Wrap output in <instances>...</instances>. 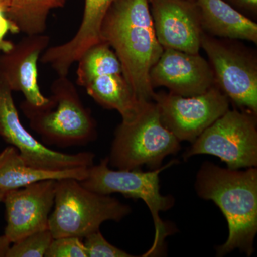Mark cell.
<instances>
[{"label":"cell","instance_id":"obj_4","mask_svg":"<svg viewBox=\"0 0 257 257\" xmlns=\"http://www.w3.org/2000/svg\"><path fill=\"white\" fill-rule=\"evenodd\" d=\"M131 211L130 206L109 195L89 190L80 181L61 179L57 181L48 229L54 239L64 236L83 239L99 230L104 221H120Z\"/></svg>","mask_w":257,"mask_h":257},{"label":"cell","instance_id":"obj_9","mask_svg":"<svg viewBox=\"0 0 257 257\" xmlns=\"http://www.w3.org/2000/svg\"><path fill=\"white\" fill-rule=\"evenodd\" d=\"M204 49L214 72L215 86L241 110L257 114V60L236 42L203 33Z\"/></svg>","mask_w":257,"mask_h":257},{"label":"cell","instance_id":"obj_21","mask_svg":"<svg viewBox=\"0 0 257 257\" xmlns=\"http://www.w3.org/2000/svg\"><path fill=\"white\" fill-rule=\"evenodd\" d=\"M45 257H87V253L82 239L64 236L52 240Z\"/></svg>","mask_w":257,"mask_h":257},{"label":"cell","instance_id":"obj_5","mask_svg":"<svg viewBox=\"0 0 257 257\" xmlns=\"http://www.w3.org/2000/svg\"><path fill=\"white\" fill-rule=\"evenodd\" d=\"M179 143L162 124L155 101H147L135 119L121 121L116 127L108 162L117 170H132L144 165L157 170L166 157L179 151Z\"/></svg>","mask_w":257,"mask_h":257},{"label":"cell","instance_id":"obj_24","mask_svg":"<svg viewBox=\"0 0 257 257\" xmlns=\"http://www.w3.org/2000/svg\"><path fill=\"white\" fill-rule=\"evenodd\" d=\"M225 3L231 5L240 13L246 15L256 16L257 0H223Z\"/></svg>","mask_w":257,"mask_h":257},{"label":"cell","instance_id":"obj_7","mask_svg":"<svg viewBox=\"0 0 257 257\" xmlns=\"http://www.w3.org/2000/svg\"><path fill=\"white\" fill-rule=\"evenodd\" d=\"M77 83L97 104L117 111L124 122L138 116L140 102L126 82L114 50L105 42L93 45L79 57Z\"/></svg>","mask_w":257,"mask_h":257},{"label":"cell","instance_id":"obj_6","mask_svg":"<svg viewBox=\"0 0 257 257\" xmlns=\"http://www.w3.org/2000/svg\"><path fill=\"white\" fill-rule=\"evenodd\" d=\"M175 163L176 161L172 160L163 167L147 172H143L140 168L114 170L109 167L106 157L99 165L89 167L87 177L80 181L83 187L98 194L110 195L119 193L125 197L142 199L145 202L155 223V238L152 248L144 256L158 253L166 236L170 234L160 217V213L173 207L175 199L161 194L159 176L161 172Z\"/></svg>","mask_w":257,"mask_h":257},{"label":"cell","instance_id":"obj_1","mask_svg":"<svg viewBox=\"0 0 257 257\" xmlns=\"http://www.w3.org/2000/svg\"><path fill=\"white\" fill-rule=\"evenodd\" d=\"M101 39L114 50L137 99L152 101L155 92L150 72L164 48L157 40L149 0H116L103 20Z\"/></svg>","mask_w":257,"mask_h":257},{"label":"cell","instance_id":"obj_10","mask_svg":"<svg viewBox=\"0 0 257 257\" xmlns=\"http://www.w3.org/2000/svg\"><path fill=\"white\" fill-rule=\"evenodd\" d=\"M0 138L15 147L25 163L47 171L88 168L94 165L95 155L91 152L66 154L49 148L37 140L23 126L10 89L0 74Z\"/></svg>","mask_w":257,"mask_h":257},{"label":"cell","instance_id":"obj_12","mask_svg":"<svg viewBox=\"0 0 257 257\" xmlns=\"http://www.w3.org/2000/svg\"><path fill=\"white\" fill-rule=\"evenodd\" d=\"M57 181L45 179L5 193L4 236L11 244L32 233L48 229Z\"/></svg>","mask_w":257,"mask_h":257},{"label":"cell","instance_id":"obj_26","mask_svg":"<svg viewBox=\"0 0 257 257\" xmlns=\"http://www.w3.org/2000/svg\"><path fill=\"white\" fill-rule=\"evenodd\" d=\"M10 0H0V5H3L5 9H8V7L10 6Z\"/></svg>","mask_w":257,"mask_h":257},{"label":"cell","instance_id":"obj_27","mask_svg":"<svg viewBox=\"0 0 257 257\" xmlns=\"http://www.w3.org/2000/svg\"><path fill=\"white\" fill-rule=\"evenodd\" d=\"M192 1H196V0H192Z\"/></svg>","mask_w":257,"mask_h":257},{"label":"cell","instance_id":"obj_20","mask_svg":"<svg viewBox=\"0 0 257 257\" xmlns=\"http://www.w3.org/2000/svg\"><path fill=\"white\" fill-rule=\"evenodd\" d=\"M54 238L49 229L37 231L10 245L5 257H44Z\"/></svg>","mask_w":257,"mask_h":257},{"label":"cell","instance_id":"obj_11","mask_svg":"<svg viewBox=\"0 0 257 257\" xmlns=\"http://www.w3.org/2000/svg\"><path fill=\"white\" fill-rule=\"evenodd\" d=\"M162 124L176 138L193 143L229 109V99L216 86L199 95L155 93Z\"/></svg>","mask_w":257,"mask_h":257},{"label":"cell","instance_id":"obj_8","mask_svg":"<svg viewBox=\"0 0 257 257\" xmlns=\"http://www.w3.org/2000/svg\"><path fill=\"white\" fill-rule=\"evenodd\" d=\"M197 155L218 157L232 170L256 167V115L229 109L192 143L183 157Z\"/></svg>","mask_w":257,"mask_h":257},{"label":"cell","instance_id":"obj_13","mask_svg":"<svg viewBox=\"0 0 257 257\" xmlns=\"http://www.w3.org/2000/svg\"><path fill=\"white\" fill-rule=\"evenodd\" d=\"M157 40L164 49L199 53L204 31L200 10L192 0H149Z\"/></svg>","mask_w":257,"mask_h":257},{"label":"cell","instance_id":"obj_18","mask_svg":"<svg viewBox=\"0 0 257 257\" xmlns=\"http://www.w3.org/2000/svg\"><path fill=\"white\" fill-rule=\"evenodd\" d=\"M88 168L65 171H47L34 168L25 163L18 150L9 145L0 152V190L26 187L45 179L72 178L78 181L87 177Z\"/></svg>","mask_w":257,"mask_h":257},{"label":"cell","instance_id":"obj_25","mask_svg":"<svg viewBox=\"0 0 257 257\" xmlns=\"http://www.w3.org/2000/svg\"><path fill=\"white\" fill-rule=\"evenodd\" d=\"M5 191L0 190V203L4 200ZM11 243L6 239L4 234L0 236V257H5Z\"/></svg>","mask_w":257,"mask_h":257},{"label":"cell","instance_id":"obj_14","mask_svg":"<svg viewBox=\"0 0 257 257\" xmlns=\"http://www.w3.org/2000/svg\"><path fill=\"white\" fill-rule=\"evenodd\" d=\"M153 89L165 87L172 94L199 95L215 86L211 64L199 53L164 49L150 72Z\"/></svg>","mask_w":257,"mask_h":257},{"label":"cell","instance_id":"obj_2","mask_svg":"<svg viewBox=\"0 0 257 257\" xmlns=\"http://www.w3.org/2000/svg\"><path fill=\"white\" fill-rule=\"evenodd\" d=\"M195 189L199 197L215 203L227 221L229 236L216 248L217 256L235 249L251 256L257 233L256 167L232 170L204 162L197 172Z\"/></svg>","mask_w":257,"mask_h":257},{"label":"cell","instance_id":"obj_3","mask_svg":"<svg viewBox=\"0 0 257 257\" xmlns=\"http://www.w3.org/2000/svg\"><path fill=\"white\" fill-rule=\"evenodd\" d=\"M20 109L44 145L61 148L84 146L97 137L95 119L67 76H58L52 82L45 104L36 106L24 100Z\"/></svg>","mask_w":257,"mask_h":257},{"label":"cell","instance_id":"obj_17","mask_svg":"<svg viewBox=\"0 0 257 257\" xmlns=\"http://www.w3.org/2000/svg\"><path fill=\"white\" fill-rule=\"evenodd\" d=\"M204 33L225 40L257 43V24L223 0H196Z\"/></svg>","mask_w":257,"mask_h":257},{"label":"cell","instance_id":"obj_19","mask_svg":"<svg viewBox=\"0 0 257 257\" xmlns=\"http://www.w3.org/2000/svg\"><path fill=\"white\" fill-rule=\"evenodd\" d=\"M68 0H10L5 11L19 32L26 35L43 34L47 28L48 15L52 10L62 8Z\"/></svg>","mask_w":257,"mask_h":257},{"label":"cell","instance_id":"obj_16","mask_svg":"<svg viewBox=\"0 0 257 257\" xmlns=\"http://www.w3.org/2000/svg\"><path fill=\"white\" fill-rule=\"evenodd\" d=\"M116 0H84V14L77 33L62 45L47 47L40 61L50 65L58 76H67L69 69L85 51L101 41V28L108 10Z\"/></svg>","mask_w":257,"mask_h":257},{"label":"cell","instance_id":"obj_23","mask_svg":"<svg viewBox=\"0 0 257 257\" xmlns=\"http://www.w3.org/2000/svg\"><path fill=\"white\" fill-rule=\"evenodd\" d=\"M5 11L6 9L3 5H0V54L9 50L14 45L13 42L5 40L7 35L9 32L13 34L20 33L14 24L7 18Z\"/></svg>","mask_w":257,"mask_h":257},{"label":"cell","instance_id":"obj_15","mask_svg":"<svg viewBox=\"0 0 257 257\" xmlns=\"http://www.w3.org/2000/svg\"><path fill=\"white\" fill-rule=\"evenodd\" d=\"M48 35H26L7 52L0 54V74L13 92H20L33 105L45 104L47 97L38 84L37 63L48 47Z\"/></svg>","mask_w":257,"mask_h":257},{"label":"cell","instance_id":"obj_22","mask_svg":"<svg viewBox=\"0 0 257 257\" xmlns=\"http://www.w3.org/2000/svg\"><path fill=\"white\" fill-rule=\"evenodd\" d=\"M84 239L87 257L134 256L106 241L99 230L88 235Z\"/></svg>","mask_w":257,"mask_h":257}]
</instances>
